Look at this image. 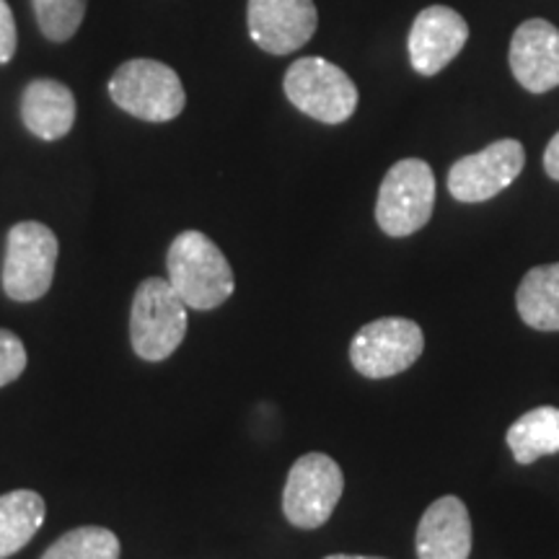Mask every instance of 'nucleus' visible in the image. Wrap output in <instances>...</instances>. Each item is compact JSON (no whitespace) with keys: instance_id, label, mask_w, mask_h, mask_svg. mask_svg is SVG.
Masks as SVG:
<instances>
[{"instance_id":"1","label":"nucleus","mask_w":559,"mask_h":559,"mask_svg":"<svg viewBox=\"0 0 559 559\" xmlns=\"http://www.w3.org/2000/svg\"><path fill=\"white\" fill-rule=\"evenodd\" d=\"M169 283L190 309H218L234 296L236 280L218 243L200 230H181L166 254Z\"/></svg>"},{"instance_id":"2","label":"nucleus","mask_w":559,"mask_h":559,"mask_svg":"<svg viewBox=\"0 0 559 559\" xmlns=\"http://www.w3.org/2000/svg\"><path fill=\"white\" fill-rule=\"evenodd\" d=\"M187 304L166 277H148L138 285L130 311V342L138 358L160 362L185 342Z\"/></svg>"},{"instance_id":"3","label":"nucleus","mask_w":559,"mask_h":559,"mask_svg":"<svg viewBox=\"0 0 559 559\" xmlns=\"http://www.w3.org/2000/svg\"><path fill=\"white\" fill-rule=\"evenodd\" d=\"M109 96L122 111L143 122L177 120L187 104L177 70L148 58L122 62L109 79Z\"/></svg>"},{"instance_id":"4","label":"nucleus","mask_w":559,"mask_h":559,"mask_svg":"<svg viewBox=\"0 0 559 559\" xmlns=\"http://www.w3.org/2000/svg\"><path fill=\"white\" fill-rule=\"evenodd\" d=\"M436 207V174L423 158H404L386 171L376 200V221L391 239L428 226Z\"/></svg>"},{"instance_id":"5","label":"nucleus","mask_w":559,"mask_h":559,"mask_svg":"<svg viewBox=\"0 0 559 559\" xmlns=\"http://www.w3.org/2000/svg\"><path fill=\"white\" fill-rule=\"evenodd\" d=\"M288 102L311 120L342 124L358 109V86L334 62L324 58H300L283 79Z\"/></svg>"},{"instance_id":"6","label":"nucleus","mask_w":559,"mask_h":559,"mask_svg":"<svg viewBox=\"0 0 559 559\" xmlns=\"http://www.w3.org/2000/svg\"><path fill=\"white\" fill-rule=\"evenodd\" d=\"M60 243L50 226L39 221L16 223L9 230L3 262V290L11 300L32 304L52 288Z\"/></svg>"},{"instance_id":"7","label":"nucleus","mask_w":559,"mask_h":559,"mask_svg":"<svg viewBox=\"0 0 559 559\" xmlns=\"http://www.w3.org/2000/svg\"><path fill=\"white\" fill-rule=\"evenodd\" d=\"M345 489V474L326 453H306L290 466L283 489V513L296 528H321L332 519Z\"/></svg>"},{"instance_id":"8","label":"nucleus","mask_w":559,"mask_h":559,"mask_svg":"<svg viewBox=\"0 0 559 559\" xmlns=\"http://www.w3.org/2000/svg\"><path fill=\"white\" fill-rule=\"evenodd\" d=\"M425 349V334L417 321L404 317L376 319L353 337L349 360L366 379L381 381L404 373Z\"/></svg>"},{"instance_id":"9","label":"nucleus","mask_w":559,"mask_h":559,"mask_svg":"<svg viewBox=\"0 0 559 559\" xmlns=\"http://www.w3.org/2000/svg\"><path fill=\"white\" fill-rule=\"evenodd\" d=\"M523 166H526V151L519 140H495L487 148L459 158L451 166L449 192L453 200L466 202V205L487 202L508 190L521 177Z\"/></svg>"},{"instance_id":"10","label":"nucleus","mask_w":559,"mask_h":559,"mask_svg":"<svg viewBox=\"0 0 559 559\" xmlns=\"http://www.w3.org/2000/svg\"><path fill=\"white\" fill-rule=\"evenodd\" d=\"M249 37L270 55H290L311 41L319 26L313 0H249Z\"/></svg>"},{"instance_id":"11","label":"nucleus","mask_w":559,"mask_h":559,"mask_svg":"<svg viewBox=\"0 0 559 559\" xmlns=\"http://www.w3.org/2000/svg\"><path fill=\"white\" fill-rule=\"evenodd\" d=\"M469 39V24L449 5H430L412 21L407 50L415 73L432 79L459 58Z\"/></svg>"},{"instance_id":"12","label":"nucleus","mask_w":559,"mask_h":559,"mask_svg":"<svg viewBox=\"0 0 559 559\" xmlns=\"http://www.w3.org/2000/svg\"><path fill=\"white\" fill-rule=\"evenodd\" d=\"M510 73L531 94L559 86V29L544 19L523 21L510 39Z\"/></svg>"},{"instance_id":"13","label":"nucleus","mask_w":559,"mask_h":559,"mask_svg":"<svg viewBox=\"0 0 559 559\" xmlns=\"http://www.w3.org/2000/svg\"><path fill=\"white\" fill-rule=\"evenodd\" d=\"M417 559H469L472 519L464 500L445 495L430 502L415 536Z\"/></svg>"},{"instance_id":"14","label":"nucleus","mask_w":559,"mask_h":559,"mask_svg":"<svg viewBox=\"0 0 559 559\" xmlns=\"http://www.w3.org/2000/svg\"><path fill=\"white\" fill-rule=\"evenodd\" d=\"M21 120L39 140H60L73 130L75 96L66 83L37 79L21 94Z\"/></svg>"},{"instance_id":"15","label":"nucleus","mask_w":559,"mask_h":559,"mask_svg":"<svg viewBox=\"0 0 559 559\" xmlns=\"http://www.w3.org/2000/svg\"><path fill=\"white\" fill-rule=\"evenodd\" d=\"M515 309L531 330L559 332V262L526 272L515 293Z\"/></svg>"},{"instance_id":"16","label":"nucleus","mask_w":559,"mask_h":559,"mask_svg":"<svg viewBox=\"0 0 559 559\" xmlns=\"http://www.w3.org/2000/svg\"><path fill=\"white\" fill-rule=\"evenodd\" d=\"M45 513V500L34 489L0 495V559L13 557L37 536Z\"/></svg>"},{"instance_id":"17","label":"nucleus","mask_w":559,"mask_h":559,"mask_svg":"<svg viewBox=\"0 0 559 559\" xmlns=\"http://www.w3.org/2000/svg\"><path fill=\"white\" fill-rule=\"evenodd\" d=\"M506 443L519 464H534L542 456L559 453V409L536 407L510 425Z\"/></svg>"},{"instance_id":"18","label":"nucleus","mask_w":559,"mask_h":559,"mask_svg":"<svg viewBox=\"0 0 559 559\" xmlns=\"http://www.w3.org/2000/svg\"><path fill=\"white\" fill-rule=\"evenodd\" d=\"M41 559H120V539L109 528L81 526L50 544Z\"/></svg>"},{"instance_id":"19","label":"nucleus","mask_w":559,"mask_h":559,"mask_svg":"<svg viewBox=\"0 0 559 559\" xmlns=\"http://www.w3.org/2000/svg\"><path fill=\"white\" fill-rule=\"evenodd\" d=\"M88 0H32L39 32L50 41H68L81 29Z\"/></svg>"},{"instance_id":"20","label":"nucleus","mask_w":559,"mask_h":559,"mask_svg":"<svg viewBox=\"0 0 559 559\" xmlns=\"http://www.w3.org/2000/svg\"><path fill=\"white\" fill-rule=\"evenodd\" d=\"M26 370V347L16 334L0 330V389L9 386Z\"/></svg>"},{"instance_id":"21","label":"nucleus","mask_w":559,"mask_h":559,"mask_svg":"<svg viewBox=\"0 0 559 559\" xmlns=\"http://www.w3.org/2000/svg\"><path fill=\"white\" fill-rule=\"evenodd\" d=\"M16 21H13V11L5 0H0V66L11 62L13 55H16Z\"/></svg>"},{"instance_id":"22","label":"nucleus","mask_w":559,"mask_h":559,"mask_svg":"<svg viewBox=\"0 0 559 559\" xmlns=\"http://www.w3.org/2000/svg\"><path fill=\"white\" fill-rule=\"evenodd\" d=\"M544 171L549 179L559 181V132L549 140L547 151H544Z\"/></svg>"},{"instance_id":"23","label":"nucleus","mask_w":559,"mask_h":559,"mask_svg":"<svg viewBox=\"0 0 559 559\" xmlns=\"http://www.w3.org/2000/svg\"><path fill=\"white\" fill-rule=\"evenodd\" d=\"M324 559H383V557H360V555H330Z\"/></svg>"}]
</instances>
